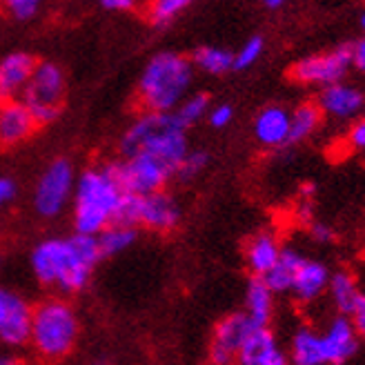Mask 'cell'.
<instances>
[{
  "label": "cell",
  "instance_id": "obj_27",
  "mask_svg": "<svg viewBox=\"0 0 365 365\" xmlns=\"http://www.w3.org/2000/svg\"><path fill=\"white\" fill-rule=\"evenodd\" d=\"M205 114H210V96L207 94H194V96L182 101L170 116H172V123H174L176 130L187 132L190 127L196 125Z\"/></svg>",
  "mask_w": 365,
  "mask_h": 365
},
{
  "label": "cell",
  "instance_id": "obj_35",
  "mask_svg": "<svg viewBox=\"0 0 365 365\" xmlns=\"http://www.w3.org/2000/svg\"><path fill=\"white\" fill-rule=\"evenodd\" d=\"M309 234H312V239L317 243H332L336 241V234L330 225H325L321 221H314L312 225H309Z\"/></svg>",
  "mask_w": 365,
  "mask_h": 365
},
{
  "label": "cell",
  "instance_id": "obj_42",
  "mask_svg": "<svg viewBox=\"0 0 365 365\" xmlns=\"http://www.w3.org/2000/svg\"><path fill=\"white\" fill-rule=\"evenodd\" d=\"M0 365H23L18 359H11V356H0Z\"/></svg>",
  "mask_w": 365,
  "mask_h": 365
},
{
  "label": "cell",
  "instance_id": "obj_28",
  "mask_svg": "<svg viewBox=\"0 0 365 365\" xmlns=\"http://www.w3.org/2000/svg\"><path fill=\"white\" fill-rule=\"evenodd\" d=\"M98 241V250L101 257H116V254L125 252L127 247H132L136 241V230L134 227H125V225H116L112 223L105 232H101L96 236Z\"/></svg>",
  "mask_w": 365,
  "mask_h": 365
},
{
  "label": "cell",
  "instance_id": "obj_32",
  "mask_svg": "<svg viewBox=\"0 0 365 365\" xmlns=\"http://www.w3.org/2000/svg\"><path fill=\"white\" fill-rule=\"evenodd\" d=\"M7 9L16 18V21H23L25 23V21H31V18L38 14L41 3H38V0H9Z\"/></svg>",
  "mask_w": 365,
  "mask_h": 365
},
{
  "label": "cell",
  "instance_id": "obj_38",
  "mask_svg": "<svg viewBox=\"0 0 365 365\" xmlns=\"http://www.w3.org/2000/svg\"><path fill=\"white\" fill-rule=\"evenodd\" d=\"M350 143H352V148H356V150H365V118L359 120V123L352 127V132H350Z\"/></svg>",
  "mask_w": 365,
  "mask_h": 365
},
{
  "label": "cell",
  "instance_id": "obj_19",
  "mask_svg": "<svg viewBox=\"0 0 365 365\" xmlns=\"http://www.w3.org/2000/svg\"><path fill=\"white\" fill-rule=\"evenodd\" d=\"M281 245L277 241V236L269 232H259L257 236H252L247 247H245V261L247 267L254 277L263 279L265 274L277 265L279 257H281Z\"/></svg>",
  "mask_w": 365,
  "mask_h": 365
},
{
  "label": "cell",
  "instance_id": "obj_4",
  "mask_svg": "<svg viewBox=\"0 0 365 365\" xmlns=\"http://www.w3.org/2000/svg\"><path fill=\"white\" fill-rule=\"evenodd\" d=\"M123 158H130L138 152L152 154L163 160L170 170H178L182 158L187 156V136L174 127L170 114H140L120 138Z\"/></svg>",
  "mask_w": 365,
  "mask_h": 365
},
{
  "label": "cell",
  "instance_id": "obj_25",
  "mask_svg": "<svg viewBox=\"0 0 365 365\" xmlns=\"http://www.w3.org/2000/svg\"><path fill=\"white\" fill-rule=\"evenodd\" d=\"M192 65H196L198 69H203L205 74L212 76H221L225 71L234 69V53L223 49V47H198L192 56Z\"/></svg>",
  "mask_w": 365,
  "mask_h": 365
},
{
  "label": "cell",
  "instance_id": "obj_18",
  "mask_svg": "<svg viewBox=\"0 0 365 365\" xmlns=\"http://www.w3.org/2000/svg\"><path fill=\"white\" fill-rule=\"evenodd\" d=\"M254 136L265 148H281L289 138V112L281 105H269L254 118Z\"/></svg>",
  "mask_w": 365,
  "mask_h": 365
},
{
  "label": "cell",
  "instance_id": "obj_3",
  "mask_svg": "<svg viewBox=\"0 0 365 365\" xmlns=\"http://www.w3.org/2000/svg\"><path fill=\"white\" fill-rule=\"evenodd\" d=\"M123 190L105 168H91L76 178L74 187V227L76 234L96 236L114 223Z\"/></svg>",
  "mask_w": 365,
  "mask_h": 365
},
{
  "label": "cell",
  "instance_id": "obj_29",
  "mask_svg": "<svg viewBox=\"0 0 365 365\" xmlns=\"http://www.w3.org/2000/svg\"><path fill=\"white\" fill-rule=\"evenodd\" d=\"M190 7L187 0H156L150 7V21L156 27H168Z\"/></svg>",
  "mask_w": 365,
  "mask_h": 365
},
{
  "label": "cell",
  "instance_id": "obj_14",
  "mask_svg": "<svg viewBox=\"0 0 365 365\" xmlns=\"http://www.w3.org/2000/svg\"><path fill=\"white\" fill-rule=\"evenodd\" d=\"M236 361L241 365H289L269 327H254L243 341Z\"/></svg>",
  "mask_w": 365,
  "mask_h": 365
},
{
  "label": "cell",
  "instance_id": "obj_34",
  "mask_svg": "<svg viewBox=\"0 0 365 365\" xmlns=\"http://www.w3.org/2000/svg\"><path fill=\"white\" fill-rule=\"evenodd\" d=\"M207 118H210V125L212 127H216V130H223V127H227L232 123L234 109H232V105H225V103L223 105H216V107H210Z\"/></svg>",
  "mask_w": 365,
  "mask_h": 365
},
{
  "label": "cell",
  "instance_id": "obj_21",
  "mask_svg": "<svg viewBox=\"0 0 365 365\" xmlns=\"http://www.w3.org/2000/svg\"><path fill=\"white\" fill-rule=\"evenodd\" d=\"M303 261H305V257H301L297 250H289V247L281 250V257H279L277 265H274L263 277V281L269 287L272 294H274V292H277V294L292 292V287H294L297 272L303 265Z\"/></svg>",
  "mask_w": 365,
  "mask_h": 365
},
{
  "label": "cell",
  "instance_id": "obj_44",
  "mask_svg": "<svg viewBox=\"0 0 365 365\" xmlns=\"http://www.w3.org/2000/svg\"><path fill=\"white\" fill-rule=\"evenodd\" d=\"M94 365H109V363H103V361H101V363H94Z\"/></svg>",
  "mask_w": 365,
  "mask_h": 365
},
{
  "label": "cell",
  "instance_id": "obj_6",
  "mask_svg": "<svg viewBox=\"0 0 365 365\" xmlns=\"http://www.w3.org/2000/svg\"><path fill=\"white\" fill-rule=\"evenodd\" d=\"M180 221V210L176 200L165 194L156 192L148 196H134V194H123L120 205L116 210L114 223L125 227H150L154 232H170Z\"/></svg>",
  "mask_w": 365,
  "mask_h": 365
},
{
  "label": "cell",
  "instance_id": "obj_12",
  "mask_svg": "<svg viewBox=\"0 0 365 365\" xmlns=\"http://www.w3.org/2000/svg\"><path fill=\"white\" fill-rule=\"evenodd\" d=\"M254 330L245 312H234L221 319L214 327V336L210 345V361L212 365H230L236 356L247 334Z\"/></svg>",
  "mask_w": 365,
  "mask_h": 365
},
{
  "label": "cell",
  "instance_id": "obj_16",
  "mask_svg": "<svg viewBox=\"0 0 365 365\" xmlns=\"http://www.w3.org/2000/svg\"><path fill=\"white\" fill-rule=\"evenodd\" d=\"M317 105L321 109V114L345 120V118H352L361 112L365 105V96L352 85L336 83L330 87H323L319 91Z\"/></svg>",
  "mask_w": 365,
  "mask_h": 365
},
{
  "label": "cell",
  "instance_id": "obj_23",
  "mask_svg": "<svg viewBox=\"0 0 365 365\" xmlns=\"http://www.w3.org/2000/svg\"><path fill=\"white\" fill-rule=\"evenodd\" d=\"M292 363L294 365H325L323 341L312 327H299L292 336Z\"/></svg>",
  "mask_w": 365,
  "mask_h": 365
},
{
  "label": "cell",
  "instance_id": "obj_1",
  "mask_svg": "<svg viewBox=\"0 0 365 365\" xmlns=\"http://www.w3.org/2000/svg\"><path fill=\"white\" fill-rule=\"evenodd\" d=\"M94 236L74 234L69 239H47L31 252V269L43 285L65 292H81L101 261Z\"/></svg>",
  "mask_w": 365,
  "mask_h": 365
},
{
  "label": "cell",
  "instance_id": "obj_41",
  "mask_svg": "<svg viewBox=\"0 0 365 365\" xmlns=\"http://www.w3.org/2000/svg\"><path fill=\"white\" fill-rule=\"evenodd\" d=\"M267 9H281L285 3H283V0H265V3H263Z\"/></svg>",
  "mask_w": 365,
  "mask_h": 365
},
{
  "label": "cell",
  "instance_id": "obj_33",
  "mask_svg": "<svg viewBox=\"0 0 365 365\" xmlns=\"http://www.w3.org/2000/svg\"><path fill=\"white\" fill-rule=\"evenodd\" d=\"M348 317H350V323L354 327L356 336L365 339V292H361V294H359V299L352 305V312Z\"/></svg>",
  "mask_w": 365,
  "mask_h": 365
},
{
  "label": "cell",
  "instance_id": "obj_31",
  "mask_svg": "<svg viewBox=\"0 0 365 365\" xmlns=\"http://www.w3.org/2000/svg\"><path fill=\"white\" fill-rule=\"evenodd\" d=\"M207 163H210V154L207 152H200V150L187 152V156L182 158V163L176 170V176L180 180H192V178H196L200 172L207 168Z\"/></svg>",
  "mask_w": 365,
  "mask_h": 365
},
{
  "label": "cell",
  "instance_id": "obj_7",
  "mask_svg": "<svg viewBox=\"0 0 365 365\" xmlns=\"http://www.w3.org/2000/svg\"><path fill=\"white\" fill-rule=\"evenodd\" d=\"M65 101V76L58 65L38 63L23 91L21 103L29 109L36 123H51Z\"/></svg>",
  "mask_w": 365,
  "mask_h": 365
},
{
  "label": "cell",
  "instance_id": "obj_37",
  "mask_svg": "<svg viewBox=\"0 0 365 365\" xmlns=\"http://www.w3.org/2000/svg\"><path fill=\"white\" fill-rule=\"evenodd\" d=\"M16 196V182L11 178H0V207H5L7 203H11Z\"/></svg>",
  "mask_w": 365,
  "mask_h": 365
},
{
  "label": "cell",
  "instance_id": "obj_2",
  "mask_svg": "<svg viewBox=\"0 0 365 365\" xmlns=\"http://www.w3.org/2000/svg\"><path fill=\"white\" fill-rule=\"evenodd\" d=\"M194 78V65L176 51H160L145 65L138 81V98L145 112L172 114L185 101Z\"/></svg>",
  "mask_w": 365,
  "mask_h": 365
},
{
  "label": "cell",
  "instance_id": "obj_30",
  "mask_svg": "<svg viewBox=\"0 0 365 365\" xmlns=\"http://www.w3.org/2000/svg\"><path fill=\"white\" fill-rule=\"evenodd\" d=\"M265 49L263 36H252V38L234 53V69H247L261 58V53Z\"/></svg>",
  "mask_w": 365,
  "mask_h": 365
},
{
  "label": "cell",
  "instance_id": "obj_22",
  "mask_svg": "<svg viewBox=\"0 0 365 365\" xmlns=\"http://www.w3.org/2000/svg\"><path fill=\"white\" fill-rule=\"evenodd\" d=\"M272 292L265 285L263 279L252 277L247 283V294H245V303H247V319L254 327H267L269 319H272Z\"/></svg>",
  "mask_w": 365,
  "mask_h": 365
},
{
  "label": "cell",
  "instance_id": "obj_36",
  "mask_svg": "<svg viewBox=\"0 0 365 365\" xmlns=\"http://www.w3.org/2000/svg\"><path fill=\"white\" fill-rule=\"evenodd\" d=\"M297 218H299V223L303 225H312L314 223V203H312V198H303L299 207H297Z\"/></svg>",
  "mask_w": 365,
  "mask_h": 365
},
{
  "label": "cell",
  "instance_id": "obj_40",
  "mask_svg": "<svg viewBox=\"0 0 365 365\" xmlns=\"http://www.w3.org/2000/svg\"><path fill=\"white\" fill-rule=\"evenodd\" d=\"M101 7L107 11H130L134 7V0H103Z\"/></svg>",
  "mask_w": 365,
  "mask_h": 365
},
{
  "label": "cell",
  "instance_id": "obj_8",
  "mask_svg": "<svg viewBox=\"0 0 365 365\" xmlns=\"http://www.w3.org/2000/svg\"><path fill=\"white\" fill-rule=\"evenodd\" d=\"M109 172L116 178L123 194H134V196L163 192L165 182L174 176V170H170L165 163L145 152L112 163Z\"/></svg>",
  "mask_w": 365,
  "mask_h": 365
},
{
  "label": "cell",
  "instance_id": "obj_13",
  "mask_svg": "<svg viewBox=\"0 0 365 365\" xmlns=\"http://www.w3.org/2000/svg\"><path fill=\"white\" fill-rule=\"evenodd\" d=\"M36 58L27 51H14L0 61V103L18 101L36 69Z\"/></svg>",
  "mask_w": 365,
  "mask_h": 365
},
{
  "label": "cell",
  "instance_id": "obj_9",
  "mask_svg": "<svg viewBox=\"0 0 365 365\" xmlns=\"http://www.w3.org/2000/svg\"><path fill=\"white\" fill-rule=\"evenodd\" d=\"M350 67H352V45H339L330 51L312 53V56L297 61L289 67V76L297 83L319 85L323 89L341 83V78L348 74Z\"/></svg>",
  "mask_w": 365,
  "mask_h": 365
},
{
  "label": "cell",
  "instance_id": "obj_5",
  "mask_svg": "<svg viewBox=\"0 0 365 365\" xmlns=\"http://www.w3.org/2000/svg\"><path fill=\"white\" fill-rule=\"evenodd\" d=\"M78 317L69 303L51 299L34 309L29 341L45 359H63L78 339Z\"/></svg>",
  "mask_w": 365,
  "mask_h": 365
},
{
  "label": "cell",
  "instance_id": "obj_39",
  "mask_svg": "<svg viewBox=\"0 0 365 365\" xmlns=\"http://www.w3.org/2000/svg\"><path fill=\"white\" fill-rule=\"evenodd\" d=\"M352 65L365 74V38L352 45Z\"/></svg>",
  "mask_w": 365,
  "mask_h": 365
},
{
  "label": "cell",
  "instance_id": "obj_15",
  "mask_svg": "<svg viewBox=\"0 0 365 365\" xmlns=\"http://www.w3.org/2000/svg\"><path fill=\"white\" fill-rule=\"evenodd\" d=\"M321 341L325 365H343L359 350V336L348 317H336L327 325L325 334H321Z\"/></svg>",
  "mask_w": 365,
  "mask_h": 365
},
{
  "label": "cell",
  "instance_id": "obj_20",
  "mask_svg": "<svg viewBox=\"0 0 365 365\" xmlns=\"http://www.w3.org/2000/svg\"><path fill=\"white\" fill-rule=\"evenodd\" d=\"M327 285H330V269H327L319 261L305 259L303 265L297 272V279H294V287H292V292H294V297L299 301L309 303V301L319 299Z\"/></svg>",
  "mask_w": 365,
  "mask_h": 365
},
{
  "label": "cell",
  "instance_id": "obj_24",
  "mask_svg": "<svg viewBox=\"0 0 365 365\" xmlns=\"http://www.w3.org/2000/svg\"><path fill=\"white\" fill-rule=\"evenodd\" d=\"M321 109L317 103H301L294 114H289V138L287 145L301 143L307 136H312L317 132V127L321 125Z\"/></svg>",
  "mask_w": 365,
  "mask_h": 365
},
{
  "label": "cell",
  "instance_id": "obj_17",
  "mask_svg": "<svg viewBox=\"0 0 365 365\" xmlns=\"http://www.w3.org/2000/svg\"><path fill=\"white\" fill-rule=\"evenodd\" d=\"M34 116L21 101L0 103V145H18L29 138L36 130Z\"/></svg>",
  "mask_w": 365,
  "mask_h": 365
},
{
  "label": "cell",
  "instance_id": "obj_11",
  "mask_svg": "<svg viewBox=\"0 0 365 365\" xmlns=\"http://www.w3.org/2000/svg\"><path fill=\"white\" fill-rule=\"evenodd\" d=\"M34 307L9 287H0V343L25 345L31 332Z\"/></svg>",
  "mask_w": 365,
  "mask_h": 365
},
{
  "label": "cell",
  "instance_id": "obj_26",
  "mask_svg": "<svg viewBox=\"0 0 365 365\" xmlns=\"http://www.w3.org/2000/svg\"><path fill=\"white\" fill-rule=\"evenodd\" d=\"M330 294H332V301H334L339 312L343 317H348L352 312V305L359 299L361 292H359V285H356L352 274L345 272V269H339L330 277Z\"/></svg>",
  "mask_w": 365,
  "mask_h": 365
},
{
  "label": "cell",
  "instance_id": "obj_10",
  "mask_svg": "<svg viewBox=\"0 0 365 365\" xmlns=\"http://www.w3.org/2000/svg\"><path fill=\"white\" fill-rule=\"evenodd\" d=\"M74 187H76V174L71 163L65 158L53 160L38 178V185H36L34 192L36 212L47 218L58 216L67 207L69 198L74 196Z\"/></svg>",
  "mask_w": 365,
  "mask_h": 365
},
{
  "label": "cell",
  "instance_id": "obj_43",
  "mask_svg": "<svg viewBox=\"0 0 365 365\" xmlns=\"http://www.w3.org/2000/svg\"><path fill=\"white\" fill-rule=\"evenodd\" d=\"M361 27H363V31H365V14L361 16Z\"/></svg>",
  "mask_w": 365,
  "mask_h": 365
}]
</instances>
